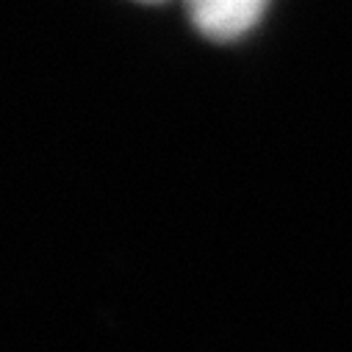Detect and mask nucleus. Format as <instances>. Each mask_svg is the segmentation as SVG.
<instances>
[{
    "label": "nucleus",
    "instance_id": "1",
    "mask_svg": "<svg viewBox=\"0 0 352 352\" xmlns=\"http://www.w3.org/2000/svg\"><path fill=\"white\" fill-rule=\"evenodd\" d=\"M267 12L258 0H203L192 6V23L214 42H233L244 36Z\"/></svg>",
    "mask_w": 352,
    "mask_h": 352
}]
</instances>
